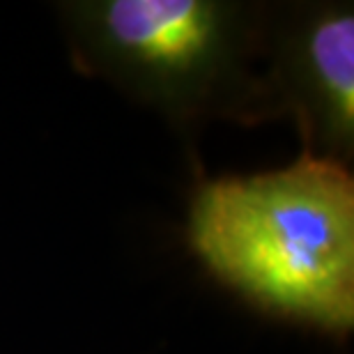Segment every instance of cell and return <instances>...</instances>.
Returning <instances> with one entry per match:
<instances>
[{"instance_id": "1", "label": "cell", "mask_w": 354, "mask_h": 354, "mask_svg": "<svg viewBox=\"0 0 354 354\" xmlns=\"http://www.w3.org/2000/svg\"><path fill=\"white\" fill-rule=\"evenodd\" d=\"M184 242L203 272L269 320L348 341L354 329V177L301 145L286 168H196Z\"/></svg>"}, {"instance_id": "2", "label": "cell", "mask_w": 354, "mask_h": 354, "mask_svg": "<svg viewBox=\"0 0 354 354\" xmlns=\"http://www.w3.org/2000/svg\"><path fill=\"white\" fill-rule=\"evenodd\" d=\"M72 67L152 106L184 136L209 120L269 122V3H60Z\"/></svg>"}, {"instance_id": "3", "label": "cell", "mask_w": 354, "mask_h": 354, "mask_svg": "<svg viewBox=\"0 0 354 354\" xmlns=\"http://www.w3.org/2000/svg\"><path fill=\"white\" fill-rule=\"evenodd\" d=\"M265 88L269 118H290L301 145L352 164L354 5H269Z\"/></svg>"}]
</instances>
